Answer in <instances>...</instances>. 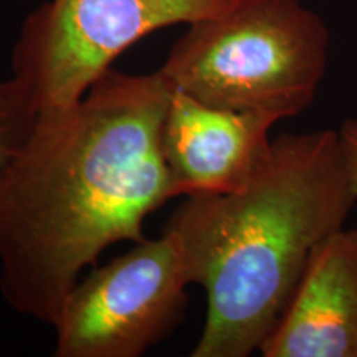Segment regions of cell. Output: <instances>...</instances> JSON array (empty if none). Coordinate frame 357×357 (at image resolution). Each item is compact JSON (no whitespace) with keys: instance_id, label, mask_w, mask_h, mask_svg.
Returning <instances> with one entry per match:
<instances>
[{"instance_id":"1","label":"cell","mask_w":357,"mask_h":357,"mask_svg":"<svg viewBox=\"0 0 357 357\" xmlns=\"http://www.w3.org/2000/svg\"><path fill=\"white\" fill-rule=\"evenodd\" d=\"M174 86L160 71L109 68L71 108L38 114L0 166V291L53 326L86 266L118 242L146 240L172 197L160 132Z\"/></svg>"},{"instance_id":"2","label":"cell","mask_w":357,"mask_h":357,"mask_svg":"<svg viewBox=\"0 0 357 357\" xmlns=\"http://www.w3.org/2000/svg\"><path fill=\"white\" fill-rule=\"evenodd\" d=\"M357 194L339 131L280 134L243 189L195 195L167 222L190 284L207 296L192 357H247L287 310L312 253L341 230Z\"/></svg>"},{"instance_id":"3","label":"cell","mask_w":357,"mask_h":357,"mask_svg":"<svg viewBox=\"0 0 357 357\" xmlns=\"http://www.w3.org/2000/svg\"><path fill=\"white\" fill-rule=\"evenodd\" d=\"M328 60V26L301 0H236L190 24L159 71L204 105L283 119L312 105Z\"/></svg>"},{"instance_id":"4","label":"cell","mask_w":357,"mask_h":357,"mask_svg":"<svg viewBox=\"0 0 357 357\" xmlns=\"http://www.w3.org/2000/svg\"><path fill=\"white\" fill-rule=\"evenodd\" d=\"M236 0H50L26 17L12 50V77L38 114L82 101L113 61L146 35L222 13Z\"/></svg>"},{"instance_id":"5","label":"cell","mask_w":357,"mask_h":357,"mask_svg":"<svg viewBox=\"0 0 357 357\" xmlns=\"http://www.w3.org/2000/svg\"><path fill=\"white\" fill-rule=\"evenodd\" d=\"M189 278L177 235L164 229L91 271L66 294L55 357H139L184 319Z\"/></svg>"},{"instance_id":"6","label":"cell","mask_w":357,"mask_h":357,"mask_svg":"<svg viewBox=\"0 0 357 357\" xmlns=\"http://www.w3.org/2000/svg\"><path fill=\"white\" fill-rule=\"evenodd\" d=\"M278 121L273 114L213 108L174 88L160 132L172 197L243 189L270 155V129Z\"/></svg>"},{"instance_id":"7","label":"cell","mask_w":357,"mask_h":357,"mask_svg":"<svg viewBox=\"0 0 357 357\" xmlns=\"http://www.w3.org/2000/svg\"><path fill=\"white\" fill-rule=\"evenodd\" d=\"M265 357H357V230H337L312 253Z\"/></svg>"},{"instance_id":"8","label":"cell","mask_w":357,"mask_h":357,"mask_svg":"<svg viewBox=\"0 0 357 357\" xmlns=\"http://www.w3.org/2000/svg\"><path fill=\"white\" fill-rule=\"evenodd\" d=\"M37 121L38 108L29 88L15 77L0 79V166L25 144Z\"/></svg>"},{"instance_id":"9","label":"cell","mask_w":357,"mask_h":357,"mask_svg":"<svg viewBox=\"0 0 357 357\" xmlns=\"http://www.w3.org/2000/svg\"><path fill=\"white\" fill-rule=\"evenodd\" d=\"M339 134H341L347 164H349L352 184H354L357 194V119H347V121L339 128Z\"/></svg>"}]
</instances>
